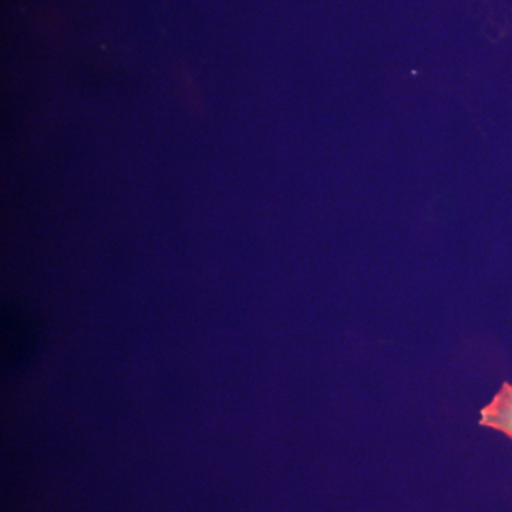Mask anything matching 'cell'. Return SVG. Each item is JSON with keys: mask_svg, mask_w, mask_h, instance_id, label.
<instances>
[{"mask_svg": "<svg viewBox=\"0 0 512 512\" xmlns=\"http://www.w3.org/2000/svg\"><path fill=\"white\" fill-rule=\"evenodd\" d=\"M45 330L35 313L18 303H5L0 316L3 375L26 372L42 353Z\"/></svg>", "mask_w": 512, "mask_h": 512, "instance_id": "obj_1", "label": "cell"}, {"mask_svg": "<svg viewBox=\"0 0 512 512\" xmlns=\"http://www.w3.org/2000/svg\"><path fill=\"white\" fill-rule=\"evenodd\" d=\"M481 426L500 431L512 439V384L503 383L493 402L481 410Z\"/></svg>", "mask_w": 512, "mask_h": 512, "instance_id": "obj_2", "label": "cell"}]
</instances>
